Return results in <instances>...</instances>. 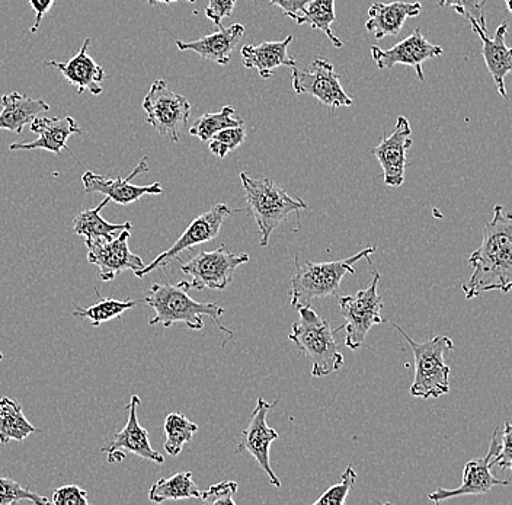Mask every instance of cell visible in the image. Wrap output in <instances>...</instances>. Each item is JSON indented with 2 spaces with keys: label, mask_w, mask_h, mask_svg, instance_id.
Returning <instances> with one entry per match:
<instances>
[{
  "label": "cell",
  "mask_w": 512,
  "mask_h": 505,
  "mask_svg": "<svg viewBox=\"0 0 512 505\" xmlns=\"http://www.w3.org/2000/svg\"><path fill=\"white\" fill-rule=\"evenodd\" d=\"M89 46H91V38H86L85 43L80 47L79 53L69 62L62 63L50 60V62L44 63H46V66L56 67L57 70H60L66 81L70 85L76 86L79 95H82L85 91L94 95H101L104 92L101 83L107 79V76H105V70L92 57H89Z\"/></svg>",
  "instance_id": "obj_21"
},
{
  "label": "cell",
  "mask_w": 512,
  "mask_h": 505,
  "mask_svg": "<svg viewBox=\"0 0 512 505\" xmlns=\"http://www.w3.org/2000/svg\"><path fill=\"white\" fill-rule=\"evenodd\" d=\"M149 5H171V3L179 2V0H147ZM185 2L195 3V0H185Z\"/></svg>",
  "instance_id": "obj_43"
},
{
  "label": "cell",
  "mask_w": 512,
  "mask_h": 505,
  "mask_svg": "<svg viewBox=\"0 0 512 505\" xmlns=\"http://www.w3.org/2000/svg\"><path fill=\"white\" fill-rule=\"evenodd\" d=\"M95 293L99 296V302L95 305L89 306V308H78L73 312V316L79 319H88L94 326L105 324L110 322L112 319L120 318L127 310L134 309L139 306L140 303H144L142 300H117L112 297H101L98 289H95Z\"/></svg>",
  "instance_id": "obj_30"
},
{
  "label": "cell",
  "mask_w": 512,
  "mask_h": 505,
  "mask_svg": "<svg viewBox=\"0 0 512 505\" xmlns=\"http://www.w3.org/2000/svg\"><path fill=\"white\" fill-rule=\"evenodd\" d=\"M200 497L201 491L192 481V472H179L171 478H160L149 491V500L155 504Z\"/></svg>",
  "instance_id": "obj_28"
},
{
  "label": "cell",
  "mask_w": 512,
  "mask_h": 505,
  "mask_svg": "<svg viewBox=\"0 0 512 505\" xmlns=\"http://www.w3.org/2000/svg\"><path fill=\"white\" fill-rule=\"evenodd\" d=\"M238 0H208L206 17L217 28H222L223 19L232 17Z\"/></svg>",
  "instance_id": "obj_40"
},
{
  "label": "cell",
  "mask_w": 512,
  "mask_h": 505,
  "mask_svg": "<svg viewBox=\"0 0 512 505\" xmlns=\"http://www.w3.org/2000/svg\"><path fill=\"white\" fill-rule=\"evenodd\" d=\"M370 51L374 63L380 70L392 69L398 65L411 66L416 70L419 81H424L422 63L434 59V57H440L443 54V47L431 44L421 30L416 28L414 33L393 46L392 49L383 50L373 46Z\"/></svg>",
  "instance_id": "obj_16"
},
{
  "label": "cell",
  "mask_w": 512,
  "mask_h": 505,
  "mask_svg": "<svg viewBox=\"0 0 512 505\" xmlns=\"http://www.w3.org/2000/svg\"><path fill=\"white\" fill-rule=\"evenodd\" d=\"M271 5L278 6L283 9L286 17L294 19L296 21L299 18L300 12L306 8L307 3L310 0H270Z\"/></svg>",
  "instance_id": "obj_42"
},
{
  "label": "cell",
  "mask_w": 512,
  "mask_h": 505,
  "mask_svg": "<svg viewBox=\"0 0 512 505\" xmlns=\"http://www.w3.org/2000/svg\"><path fill=\"white\" fill-rule=\"evenodd\" d=\"M291 83L297 95H310L331 110L354 104V99L342 88L334 65L325 57H315L307 70L294 67Z\"/></svg>",
  "instance_id": "obj_10"
},
{
  "label": "cell",
  "mask_w": 512,
  "mask_h": 505,
  "mask_svg": "<svg viewBox=\"0 0 512 505\" xmlns=\"http://www.w3.org/2000/svg\"><path fill=\"white\" fill-rule=\"evenodd\" d=\"M243 34H245V27L242 24H233L190 43L176 41V47L181 51H194L198 56L217 65L227 66Z\"/></svg>",
  "instance_id": "obj_23"
},
{
  "label": "cell",
  "mask_w": 512,
  "mask_h": 505,
  "mask_svg": "<svg viewBox=\"0 0 512 505\" xmlns=\"http://www.w3.org/2000/svg\"><path fill=\"white\" fill-rule=\"evenodd\" d=\"M32 133L38 134L34 142L12 143L9 150H47L59 156L63 150L70 153L67 140L73 134H82V130L73 117H37L31 123Z\"/></svg>",
  "instance_id": "obj_18"
},
{
  "label": "cell",
  "mask_w": 512,
  "mask_h": 505,
  "mask_svg": "<svg viewBox=\"0 0 512 505\" xmlns=\"http://www.w3.org/2000/svg\"><path fill=\"white\" fill-rule=\"evenodd\" d=\"M130 235L131 230H123L114 238L85 242L88 246L89 264L99 268V278L102 281H112L127 270L136 274L146 267L142 258L131 252L128 246Z\"/></svg>",
  "instance_id": "obj_13"
},
{
  "label": "cell",
  "mask_w": 512,
  "mask_h": 505,
  "mask_svg": "<svg viewBox=\"0 0 512 505\" xmlns=\"http://www.w3.org/2000/svg\"><path fill=\"white\" fill-rule=\"evenodd\" d=\"M412 129L408 118L399 115L395 129L384 137L379 146L374 147L376 156L383 169V180L387 187L399 188L405 182L406 153L411 149Z\"/></svg>",
  "instance_id": "obj_17"
},
{
  "label": "cell",
  "mask_w": 512,
  "mask_h": 505,
  "mask_svg": "<svg viewBox=\"0 0 512 505\" xmlns=\"http://www.w3.org/2000/svg\"><path fill=\"white\" fill-rule=\"evenodd\" d=\"M110 198L105 197L95 209L83 210L73 220V230L76 235L83 236L85 242L96 241V239H110L117 236L123 230L133 229L130 222L110 223L101 216L102 210L110 203Z\"/></svg>",
  "instance_id": "obj_26"
},
{
  "label": "cell",
  "mask_w": 512,
  "mask_h": 505,
  "mask_svg": "<svg viewBox=\"0 0 512 505\" xmlns=\"http://www.w3.org/2000/svg\"><path fill=\"white\" fill-rule=\"evenodd\" d=\"M143 172H149L147 158H144L127 178H115V180H112V178L104 177V175L86 171L82 177V184L86 194H104L105 197L110 198L114 203L127 206V204L134 203V201L140 200L144 196H159V194H163V187L160 182L150 185L131 184V180L136 178L137 175L143 174Z\"/></svg>",
  "instance_id": "obj_15"
},
{
  "label": "cell",
  "mask_w": 512,
  "mask_h": 505,
  "mask_svg": "<svg viewBox=\"0 0 512 505\" xmlns=\"http://www.w3.org/2000/svg\"><path fill=\"white\" fill-rule=\"evenodd\" d=\"M240 126H243V121L235 117L233 107L226 105L219 113H207L197 118V121L191 126L190 134L198 137L201 142H208L219 131Z\"/></svg>",
  "instance_id": "obj_32"
},
{
  "label": "cell",
  "mask_w": 512,
  "mask_h": 505,
  "mask_svg": "<svg viewBox=\"0 0 512 505\" xmlns=\"http://www.w3.org/2000/svg\"><path fill=\"white\" fill-rule=\"evenodd\" d=\"M489 460H491L489 455L469 460L464 465L462 485L456 489H435L430 494L432 503L440 504L443 501L451 500V498L463 497V495H485L494 487H508L510 481L498 479L492 475Z\"/></svg>",
  "instance_id": "obj_20"
},
{
  "label": "cell",
  "mask_w": 512,
  "mask_h": 505,
  "mask_svg": "<svg viewBox=\"0 0 512 505\" xmlns=\"http://www.w3.org/2000/svg\"><path fill=\"white\" fill-rule=\"evenodd\" d=\"M421 12V2L374 3L368 9L367 33L373 34L376 40L396 37L406 19L416 18Z\"/></svg>",
  "instance_id": "obj_22"
},
{
  "label": "cell",
  "mask_w": 512,
  "mask_h": 505,
  "mask_svg": "<svg viewBox=\"0 0 512 505\" xmlns=\"http://www.w3.org/2000/svg\"><path fill=\"white\" fill-rule=\"evenodd\" d=\"M140 398L137 395L131 396L127 405L128 420L123 430L115 433L114 439L108 441L107 446L102 447V452L107 453L108 462H123L126 459V453H133L140 459L149 460V462L162 465L165 457L153 449L150 444L149 433L143 428L137 417V409L140 407Z\"/></svg>",
  "instance_id": "obj_14"
},
{
  "label": "cell",
  "mask_w": 512,
  "mask_h": 505,
  "mask_svg": "<svg viewBox=\"0 0 512 505\" xmlns=\"http://www.w3.org/2000/svg\"><path fill=\"white\" fill-rule=\"evenodd\" d=\"M470 27L479 35L482 41V56L485 59L486 69L491 73L496 86V91L502 98L508 99L507 85L505 78L512 73V47H507L508 24L502 22L494 38L489 37L475 21H469Z\"/></svg>",
  "instance_id": "obj_19"
},
{
  "label": "cell",
  "mask_w": 512,
  "mask_h": 505,
  "mask_svg": "<svg viewBox=\"0 0 512 505\" xmlns=\"http://www.w3.org/2000/svg\"><path fill=\"white\" fill-rule=\"evenodd\" d=\"M238 488V482L235 481L219 482V484L211 485L207 491L201 492L200 500L203 501L204 504L235 505L236 503L235 500H233V495L238 492Z\"/></svg>",
  "instance_id": "obj_38"
},
{
  "label": "cell",
  "mask_w": 512,
  "mask_h": 505,
  "mask_svg": "<svg viewBox=\"0 0 512 505\" xmlns=\"http://www.w3.org/2000/svg\"><path fill=\"white\" fill-rule=\"evenodd\" d=\"M505 5H507L508 11L512 14V0H505Z\"/></svg>",
  "instance_id": "obj_44"
},
{
  "label": "cell",
  "mask_w": 512,
  "mask_h": 505,
  "mask_svg": "<svg viewBox=\"0 0 512 505\" xmlns=\"http://www.w3.org/2000/svg\"><path fill=\"white\" fill-rule=\"evenodd\" d=\"M376 246H368L358 252L354 257L341 261L328 262H300L299 257L294 258L296 273L291 280L290 296L291 308L299 310L304 306H312L316 299L338 294L342 280L348 274H354L355 262L367 260L371 264L370 255L376 252Z\"/></svg>",
  "instance_id": "obj_3"
},
{
  "label": "cell",
  "mask_w": 512,
  "mask_h": 505,
  "mask_svg": "<svg viewBox=\"0 0 512 505\" xmlns=\"http://www.w3.org/2000/svg\"><path fill=\"white\" fill-rule=\"evenodd\" d=\"M380 273L373 271V280L367 289L350 296L339 297V313L345 319V345L355 351L366 341L368 331L374 325L383 324V299L379 289Z\"/></svg>",
  "instance_id": "obj_7"
},
{
  "label": "cell",
  "mask_w": 512,
  "mask_h": 505,
  "mask_svg": "<svg viewBox=\"0 0 512 505\" xmlns=\"http://www.w3.org/2000/svg\"><path fill=\"white\" fill-rule=\"evenodd\" d=\"M402 337L411 345L415 359V376L411 396L418 399H438L450 392V367L444 356L453 350L454 343L448 337H434L425 343H416L399 325H395Z\"/></svg>",
  "instance_id": "obj_6"
},
{
  "label": "cell",
  "mask_w": 512,
  "mask_h": 505,
  "mask_svg": "<svg viewBox=\"0 0 512 505\" xmlns=\"http://www.w3.org/2000/svg\"><path fill=\"white\" fill-rule=\"evenodd\" d=\"M37 431L25 417L18 401L6 396L0 398V444L5 446L12 440L24 441Z\"/></svg>",
  "instance_id": "obj_27"
},
{
  "label": "cell",
  "mask_w": 512,
  "mask_h": 505,
  "mask_svg": "<svg viewBox=\"0 0 512 505\" xmlns=\"http://www.w3.org/2000/svg\"><path fill=\"white\" fill-rule=\"evenodd\" d=\"M28 2H30L32 11H34L35 14V22L31 28V33L35 34L40 30L41 22H43L48 12L51 11L56 0H28Z\"/></svg>",
  "instance_id": "obj_41"
},
{
  "label": "cell",
  "mask_w": 512,
  "mask_h": 505,
  "mask_svg": "<svg viewBox=\"0 0 512 505\" xmlns=\"http://www.w3.org/2000/svg\"><path fill=\"white\" fill-rule=\"evenodd\" d=\"M440 8H453L460 17L467 21H475L476 24L489 34L486 24L485 0H440Z\"/></svg>",
  "instance_id": "obj_36"
},
{
  "label": "cell",
  "mask_w": 512,
  "mask_h": 505,
  "mask_svg": "<svg viewBox=\"0 0 512 505\" xmlns=\"http://www.w3.org/2000/svg\"><path fill=\"white\" fill-rule=\"evenodd\" d=\"M232 214L229 206L226 204H216L211 207L208 212L200 214L195 217L190 223L187 230L179 236L178 241L175 242L171 248L166 249L165 252L158 255L149 265L143 268L142 271H137L136 277L143 278L147 274L153 273L158 268H165L175 261L182 252L188 251V249L194 248L197 245L206 244L211 239L216 238L222 229L224 220Z\"/></svg>",
  "instance_id": "obj_11"
},
{
  "label": "cell",
  "mask_w": 512,
  "mask_h": 505,
  "mask_svg": "<svg viewBox=\"0 0 512 505\" xmlns=\"http://www.w3.org/2000/svg\"><path fill=\"white\" fill-rule=\"evenodd\" d=\"M246 262H249L248 254L227 251L222 245L182 262L181 271L192 278L191 289L224 290L232 283L236 270Z\"/></svg>",
  "instance_id": "obj_9"
},
{
  "label": "cell",
  "mask_w": 512,
  "mask_h": 505,
  "mask_svg": "<svg viewBox=\"0 0 512 505\" xmlns=\"http://www.w3.org/2000/svg\"><path fill=\"white\" fill-rule=\"evenodd\" d=\"M293 41V35H288L283 41H265L258 46H243V66L246 69H256L262 79H270L278 67H291L294 69L297 60L288 54V46Z\"/></svg>",
  "instance_id": "obj_24"
},
{
  "label": "cell",
  "mask_w": 512,
  "mask_h": 505,
  "mask_svg": "<svg viewBox=\"0 0 512 505\" xmlns=\"http://www.w3.org/2000/svg\"><path fill=\"white\" fill-rule=\"evenodd\" d=\"M278 401H265L264 398H258L254 412H252L251 420L248 427L240 434V443L236 453L248 452L254 457L259 468L267 473L270 478L271 485L280 488V479L275 475L271 468L270 450L271 444L278 439V433L267 423L268 414L271 409L277 407Z\"/></svg>",
  "instance_id": "obj_12"
},
{
  "label": "cell",
  "mask_w": 512,
  "mask_h": 505,
  "mask_svg": "<svg viewBox=\"0 0 512 505\" xmlns=\"http://www.w3.org/2000/svg\"><path fill=\"white\" fill-rule=\"evenodd\" d=\"M0 104V130L12 131L15 134H21L27 124L50 110V105L43 99H34L15 91L3 95Z\"/></svg>",
  "instance_id": "obj_25"
},
{
  "label": "cell",
  "mask_w": 512,
  "mask_h": 505,
  "mask_svg": "<svg viewBox=\"0 0 512 505\" xmlns=\"http://www.w3.org/2000/svg\"><path fill=\"white\" fill-rule=\"evenodd\" d=\"M143 110L147 114V123L158 131L159 136L179 143L191 117V104L184 95L176 94L166 81L158 79L143 99Z\"/></svg>",
  "instance_id": "obj_8"
},
{
  "label": "cell",
  "mask_w": 512,
  "mask_h": 505,
  "mask_svg": "<svg viewBox=\"0 0 512 505\" xmlns=\"http://www.w3.org/2000/svg\"><path fill=\"white\" fill-rule=\"evenodd\" d=\"M190 281L178 284H153L144 297V303L155 310V316L150 318V325H163L165 328L175 324H184L191 331H201L204 328V316L210 318L217 328L229 335L227 343L235 338V332L222 324L224 308L219 303H201L190 296Z\"/></svg>",
  "instance_id": "obj_2"
},
{
  "label": "cell",
  "mask_w": 512,
  "mask_h": 505,
  "mask_svg": "<svg viewBox=\"0 0 512 505\" xmlns=\"http://www.w3.org/2000/svg\"><path fill=\"white\" fill-rule=\"evenodd\" d=\"M245 140V127H230V129H224L214 134V136L208 140V149H210V152L213 153L214 156H217V158L224 159L230 152L242 146Z\"/></svg>",
  "instance_id": "obj_34"
},
{
  "label": "cell",
  "mask_w": 512,
  "mask_h": 505,
  "mask_svg": "<svg viewBox=\"0 0 512 505\" xmlns=\"http://www.w3.org/2000/svg\"><path fill=\"white\" fill-rule=\"evenodd\" d=\"M492 440L496 444V455L489 460V465L512 472V421L505 423L504 427H496Z\"/></svg>",
  "instance_id": "obj_35"
},
{
  "label": "cell",
  "mask_w": 512,
  "mask_h": 505,
  "mask_svg": "<svg viewBox=\"0 0 512 505\" xmlns=\"http://www.w3.org/2000/svg\"><path fill=\"white\" fill-rule=\"evenodd\" d=\"M355 482H357V473H355L352 466H348L345 469L344 475H342L341 482L332 485L331 488L326 489L322 495L315 501V505H344L347 501L348 495L354 488Z\"/></svg>",
  "instance_id": "obj_37"
},
{
  "label": "cell",
  "mask_w": 512,
  "mask_h": 505,
  "mask_svg": "<svg viewBox=\"0 0 512 505\" xmlns=\"http://www.w3.org/2000/svg\"><path fill=\"white\" fill-rule=\"evenodd\" d=\"M246 203L249 212L254 216L259 233L261 246H268L274 230L287 219L290 214L309 210L302 198L288 196L284 188L270 178H252L246 172L240 174Z\"/></svg>",
  "instance_id": "obj_5"
},
{
  "label": "cell",
  "mask_w": 512,
  "mask_h": 505,
  "mask_svg": "<svg viewBox=\"0 0 512 505\" xmlns=\"http://www.w3.org/2000/svg\"><path fill=\"white\" fill-rule=\"evenodd\" d=\"M297 312L299 319L291 325L288 340L310 361L312 376L325 377L338 372L344 364V356L339 353L335 334L344 329V325L332 329L312 306H304Z\"/></svg>",
  "instance_id": "obj_4"
},
{
  "label": "cell",
  "mask_w": 512,
  "mask_h": 505,
  "mask_svg": "<svg viewBox=\"0 0 512 505\" xmlns=\"http://www.w3.org/2000/svg\"><path fill=\"white\" fill-rule=\"evenodd\" d=\"M198 431V425L188 420L181 412H171L163 424L165 433V450L171 457L181 455L185 444L190 443L194 434Z\"/></svg>",
  "instance_id": "obj_31"
},
{
  "label": "cell",
  "mask_w": 512,
  "mask_h": 505,
  "mask_svg": "<svg viewBox=\"0 0 512 505\" xmlns=\"http://www.w3.org/2000/svg\"><path fill=\"white\" fill-rule=\"evenodd\" d=\"M3 360V354H2V351H0V361Z\"/></svg>",
  "instance_id": "obj_45"
},
{
  "label": "cell",
  "mask_w": 512,
  "mask_h": 505,
  "mask_svg": "<svg viewBox=\"0 0 512 505\" xmlns=\"http://www.w3.org/2000/svg\"><path fill=\"white\" fill-rule=\"evenodd\" d=\"M31 503L35 505L51 504L48 498L40 497L30 488H24L14 479L0 478V505Z\"/></svg>",
  "instance_id": "obj_33"
},
{
  "label": "cell",
  "mask_w": 512,
  "mask_h": 505,
  "mask_svg": "<svg viewBox=\"0 0 512 505\" xmlns=\"http://www.w3.org/2000/svg\"><path fill=\"white\" fill-rule=\"evenodd\" d=\"M51 504L54 505H88V491L78 485H64L54 491Z\"/></svg>",
  "instance_id": "obj_39"
},
{
  "label": "cell",
  "mask_w": 512,
  "mask_h": 505,
  "mask_svg": "<svg viewBox=\"0 0 512 505\" xmlns=\"http://www.w3.org/2000/svg\"><path fill=\"white\" fill-rule=\"evenodd\" d=\"M472 276L462 284L467 300L483 293L512 290V213L494 207V217L483 228L482 244L469 257Z\"/></svg>",
  "instance_id": "obj_1"
},
{
  "label": "cell",
  "mask_w": 512,
  "mask_h": 505,
  "mask_svg": "<svg viewBox=\"0 0 512 505\" xmlns=\"http://www.w3.org/2000/svg\"><path fill=\"white\" fill-rule=\"evenodd\" d=\"M335 19V0H310L306 8L300 12L299 18L296 19V24H307L313 30L322 31L329 38L335 49H342L344 41L332 33L331 27Z\"/></svg>",
  "instance_id": "obj_29"
}]
</instances>
